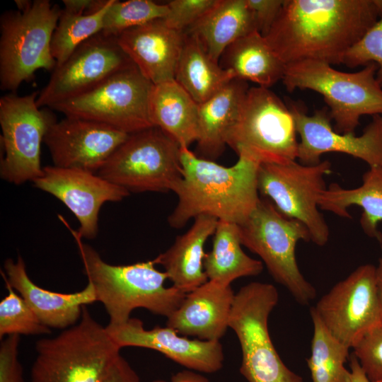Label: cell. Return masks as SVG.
<instances>
[{
    "label": "cell",
    "instance_id": "1",
    "mask_svg": "<svg viewBox=\"0 0 382 382\" xmlns=\"http://www.w3.org/2000/svg\"><path fill=\"white\" fill-rule=\"evenodd\" d=\"M381 16L382 0H284L265 37L285 64H339Z\"/></svg>",
    "mask_w": 382,
    "mask_h": 382
},
{
    "label": "cell",
    "instance_id": "2",
    "mask_svg": "<svg viewBox=\"0 0 382 382\" xmlns=\"http://www.w3.org/2000/svg\"><path fill=\"white\" fill-rule=\"evenodd\" d=\"M180 162L182 178L172 191L178 202L168 217L171 227L182 228L199 215L241 225L257 207L260 165L255 161L238 157L234 165L224 166L180 147Z\"/></svg>",
    "mask_w": 382,
    "mask_h": 382
},
{
    "label": "cell",
    "instance_id": "3",
    "mask_svg": "<svg viewBox=\"0 0 382 382\" xmlns=\"http://www.w3.org/2000/svg\"><path fill=\"white\" fill-rule=\"evenodd\" d=\"M71 231L88 282L93 286L97 301L108 314V325L127 322L137 308L168 318L183 301L187 294L173 286H165L168 276L155 267L154 260L126 265H110L94 248L83 243L76 231Z\"/></svg>",
    "mask_w": 382,
    "mask_h": 382
},
{
    "label": "cell",
    "instance_id": "4",
    "mask_svg": "<svg viewBox=\"0 0 382 382\" xmlns=\"http://www.w3.org/2000/svg\"><path fill=\"white\" fill-rule=\"evenodd\" d=\"M120 349L84 306L76 324L36 342L30 382H103Z\"/></svg>",
    "mask_w": 382,
    "mask_h": 382
},
{
    "label": "cell",
    "instance_id": "5",
    "mask_svg": "<svg viewBox=\"0 0 382 382\" xmlns=\"http://www.w3.org/2000/svg\"><path fill=\"white\" fill-rule=\"evenodd\" d=\"M378 66L371 62L348 73L316 60L286 64L282 82L287 91L308 89L320 93L330 108L338 133H354L365 115H382V87L376 79Z\"/></svg>",
    "mask_w": 382,
    "mask_h": 382
},
{
    "label": "cell",
    "instance_id": "6",
    "mask_svg": "<svg viewBox=\"0 0 382 382\" xmlns=\"http://www.w3.org/2000/svg\"><path fill=\"white\" fill-rule=\"evenodd\" d=\"M15 3L0 17V88L11 93L37 70L56 67L51 41L62 11L48 0Z\"/></svg>",
    "mask_w": 382,
    "mask_h": 382
},
{
    "label": "cell",
    "instance_id": "7",
    "mask_svg": "<svg viewBox=\"0 0 382 382\" xmlns=\"http://www.w3.org/2000/svg\"><path fill=\"white\" fill-rule=\"evenodd\" d=\"M296 134L289 107L270 88L257 86L248 90L226 143L238 157L260 165L285 164L297 159Z\"/></svg>",
    "mask_w": 382,
    "mask_h": 382
},
{
    "label": "cell",
    "instance_id": "8",
    "mask_svg": "<svg viewBox=\"0 0 382 382\" xmlns=\"http://www.w3.org/2000/svg\"><path fill=\"white\" fill-rule=\"evenodd\" d=\"M278 300L273 284L259 282L235 294L228 325L239 341L240 373L248 382H303L284 364L270 336L268 319Z\"/></svg>",
    "mask_w": 382,
    "mask_h": 382
},
{
    "label": "cell",
    "instance_id": "9",
    "mask_svg": "<svg viewBox=\"0 0 382 382\" xmlns=\"http://www.w3.org/2000/svg\"><path fill=\"white\" fill-rule=\"evenodd\" d=\"M238 226L242 245L261 258L277 283L301 304L315 299L316 290L301 274L296 259L297 243L311 241L302 223L281 214L267 198H260L250 216Z\"/></svg>",
    "mask_w": 382,
    "mask_h": 382
},
{
    "label": "cell",
    "instance_id": "10",
    "mask_svg": "<svg viewBox=\"0 0 382 382\" xmlns=\"http://www.w3.org/2000/svg\"><path fill=\"white\" fill-rule=\"evenodd\" d=\"M97 174L129 192L173 191L182 178L180 146L154 126L129 134Z\"/></svg>",
    "mask_w": 382,
    "mask_h": 382
},
{
    "label": "cell",
    "instance_id": "11",
    "mask_svg": "<svg viewBox=\"0 0 382 382\" xmlns=\"http://www.w3.org/2000/svg\"><path fill=\"white\" fill-rule=\"evenodd\" d=\"M153 86L133 64L51 108L66 117L95 121L131 134L154 127L149 116Z\"/></svg>",
    "mask_w": 382,
    "mask_h": 382
},
{
    "label": "cell",
    "instance_id": "12",
    "mask_svg": "<svg viewBox=\"0 0 382 382\" xmlns=\"http://www.w3.org/2000/svg\"><path fill=\"white\" fill-rule=\"evenodd\" d=\"M328 160L314 165L296 161L285 163H265L257 172L259 194L269 199L285 216L302 223L311 241L325 245L330 229L319 211L318 199L326 190L325 177L332 172Z\"/></svg>",
    "mask_w": 382,
    "mask_h": 382
},
{
    "label": "cell",
    "instance_id": "13",
    "mask_svg": "<svg viewBox=\"0 0 382 382\" xmlns=\"http://www.w3.org/2000/svg\"><path fill=\"white\" fill-rule=\"evenodd\" d=\"M38 93L18 96L13 93L0 98L1 179L21 185L42 174L40 146L54 115L37 105Z\"/></svg>",
    "mask_w": 382,
    "mask_h": 382
},
{
    "label": "cell",
    "instance_id": "14",
    "mask_svg": "<svg viewBox=\"0 0 382 382\" xmlns=\"http://www.w3.org/2000/svg\"><path fill=\"white\" fill-rule=\"evenodd\" d=\"M313 308L331 334L352 348L366 332L382 324L376 267L359 266L323 296Z\"/></svg>",
    "mask_w": 382,
    "mask_h": 382
},
{
    "label": "cell",
    "instance_id": "15",
    "mask_svg": "<svg viewBox=\"0 0 382 382\" xmlns=\"http://www.w3.org/2000/svg\"><path fill=\"white\" fill-rule=\"evenodd\" d=\"M133 64L117 38L102 32L81 43L52 71L38 93L37 105L50 107L93 88L110 76Z\"/></svg>",
    "mask_w": 382,
    "mask_h": 382
},
{
    "label": "cell",
    "instance_id": "16",
    "mask_svg": "<svg viewBox=\"0 0 382 382\" xmlns=\"http://www.w3.org/2000/svg\"><path fill=\"white\" fill-rule=\"evenodd\" d=\"M297 134H299L297 159L305 165L321 161L326 153H342L359 158L369 168L382 167V115H374L363 134L336 132L329 112L316 110L308 115L298 105H290Z\"/></svg>",
    "mask_w": 382,
    "mask_h": 382
},
{
    "label": "cell",
    "instance_id": "17",
    "mask_svg": "<svg viewBox=\"0 0 382 382\" xmlns=\"http://www.w3.org/2000/svg\"><path fill=\"white\" fill-rule=\"evenodd\" d=\"M129 135L105 124L65 116L52 120L43 142L53 166L97 173Z\"/></svg>",
    "mask_w": 382,
    "mask_h": 382
},
{
    "label": "cell",
    "instance_id": "18",
    "mask_svg": "<svg viewBox=\"0 0 382 382\" xmlns=\"http://www.w3.org/2000/svg\"><path fill=\"white\" fill-rule=\"evenodd\" d=\"M33 183L60 200L78 219L80 226L76 233L89 239L97 236L103 204L120 202L130 193L97 173L55 166L43 167L42 174Z\"/></svg>",
    "mask_w": 382,
    "mask_h": 382
},
{
    "label": "cell",
    "instance_id": "19",
    "mask_svg": "<svg viewBox=\"0 0 382 382\" xmlns=\"http://www.w3.org/2000/svg\"><path fill=\"white\" fill-rule=\"evenodd\" d=\"M105 328L120 348L137 347L156 350L187 369L199 373L213 374L223 367L224 354L219 341L191 340L168 326L146 330L141 320L132 318L120 325H108Z\"/></svg>",
    "mask_w": 382,
    "mask_h": 382
},
{
    "label": "cell",
    "instance_id": "20",
    "mask_svg": "<svg viewBox=\"0 0 382 382\" xmlns=\"http://www.w3.org/2000/svg\"><path fill=\"white\" fill-rule=\"evenodd\" d=\"M116 38L133 64L154 85L175 80L185 33L168 27L161 18L127 30Z\"/></svg>",
    "mask_w": 382,
    "mask_h": 382
},
{
    "label": "cell",
    "instance_id": "21",
    "mask_svg": "<svg viewBox=\"0 0 382 382\" xmlns=\"http://www.w3.org/2000/svg\"><path fill=\"white\" fill-rule=\"evenodd\" d=\"M235 294L231 284L208 280L186 294L166 326L182 336L219 341L229 328Z\"/></svg>",
    "mask_w": 382,
    "mask_h": 382
},
{
    "label": "cell",
    "instance_id": "22",
    "mask_svg": "<svg viewBox=\"0 0 382 382\" xmlns=\"http://www.w3.org/2000/svg\"><path fill=\"white\" fill-rule=\"evenodd\" d=\"M5 282L16 290L35 312L40 321L50 328L66 329L76 324L84 306L96 300L95 290L88 282L86 287L74 293H59L36 285L29 277L25 262L18 256L4 264Z\"/></svg>",
    "mask_w": 382,
    "mask_h": 382
},
{
    "label": "cell",
    "instance_id": "23",
    "mask_svg": "<svg viewBox=\"0 0 382 382\" xmlns=\"http://www.w3.org/2000/svg\"><path fill=\"white\" fill-rule=\"evenodd\" d=\"M218 219L209 215L194 219L191 227L154 261L161 265L173 286L187 294L208 281L204 270V245L214 235Z\"/></svg>",
    "mask_w": 382,
    "mask_h": 382
},
{
    "label": "cell",
    "instance_id": "24",
    "mask_svg": "<svg viewBox=\"0 0 382 382\" xmlns=\"http://www.w3.org/2000/svg\"><path fill=\"white\" fill-rule=\"evenodd\" d=\"M249 89L246 81L234 79L206 101L199 104L197 156L217 159L226 146V134L236 120Z\"/></svg>",
    "mask_w": 382,
    "mask_h": 382
},
{
    "label": "cell",
    "instance_id": "25",
    "mask_svg": "<svg viewBox=\"0 0 382 382\" xmlns=\"http://www.w3.org/2000/svg\"><path fill=\"white\" fill-rule=\"evenodd\" d=\"M255 30V18L246 0H216L185 33L194 35L211 58L219 62L231 44Z\"/></svg>",
    "mask_w": 382,
    "mask_h": 382
},
{
    "label": "cell",
    "instance_id": "26",
    "mask_svg": "<svg viewBox=\"0 0 382 382\" xmlns=\"http://www.w3.org/2000/svg\"><path fill=\"white\" fill-rule=\"evenodd\" d=\"M199 104L175 81L153 86L149 116L180 147L189 148L198 137Z\"/></svg>",
    "mask_w": 382,
    "mask_h": 382
},
{
    "label": "cell",
    "instance_id": "27",
    "mask_svg": "<svg viewBox=\"0 0 382 382\" xmlns=\"http://www.w3.org/2000/svg\"><path fill=\"white\" fill-rule=\"evenodd\" d=\"M219 61L235 79L267 88L282 80L286 66L257 30L231 44Z\"/></svg>",
    "mask_w": 382,
    "mask_h": 382
},
{
    "label": "cell",
    "instance_id": "28",
    "mask_svg": "<svg viewBox=\"0 0 382 382\" xmlns=\"http://www.w3.org/2000/svg\"><path fill=\"white\" fill-rule=\"evenodd\" d=\"M319 209L343 218H351L347 209L356 205L362 209L360 224L369 236L382 241L378 224L382 221V167H373L364 173L360 186L347 189L332 183L318 197Z\"/></svg>",
    "mask_w": 382,
    "mask_h": 382
},
{
    "label": "cell",
    "instance_id": "29",
    "mask_svg": "<svg viewBox=\"0 0 382 382\" xmlns=\"http://www.w3.org/2000/svg\"><path fill=\"white\" fill-rule=\"evenodd\" d=\"M234 79L211 58L194 35L185 33L175 81L195 101H206Z\"/></svg>",
    "mask_w": 382,
    "mask_h": 382
},
{
    "label": "cell",
    "instance_id": "30",
    "mask_svg": "<svg viewBox=\"0 0 382 382\" xmlns=\"http://www.w3.org/2000/svg\"><path fill=\"white\" fill-rule=\"evenodd\" d=\"M213 236L212 248L204 260L208 280L231 284L238 278L262 272V262L243 251L237 224L219 220Z\"/></svg>",
    "mask_w": 382,
    "mask_h": 382
},
{
    "label": "cell",
    "instance_id": "31",
    "mask_svg": "<svg viewBox=\"0 0 382 382\" xmlns=\"http://www.w3.org/2000/svg\"><path fill=\"white\" fill-rule=\"evenodd\" d=\"M313 324L311 353L307 364L313 382H350L351 371L345 364L349 357V347L335 338L311 308Z\"/></svg>",
    "mask_w": 382,
    "mask_h": 382
},
{
    "label": "cell",
    "instance_id": "32",
    "mask_svg": "<svg viewBox=\"0 0 382 382\" xmlns=\"http://www.w3.org/2000/svg\"><path fill=\"white\" fill-rule=\"evenodd\" d=\"M113 1L109 0L102 9L92 13L62 9L51 41L57 66L64 63L81 43L102 31L105 14Z\"/></svg>",
    "mask_w": 382,
    "mask_h": 382
},
{
    "label": "cell",
    "instance_id": "33",
    "mask_svg": "<svg viewBox=\"0 0 382 382\" xmlns=\"http://www.w3.org/2000/svg\"><path fill=\"white\" fill-rule=\"evenodd\" d=\"M168 11L167 4L151 0H114L105 14L101 32L117 37L127 30L163 18Z\"/></svg>",
    "mask_w": 382,
    "mask_h": 382
},
{
    "label": "cell",
    "instance_id": "34",
    "mask_svg": "<svg viewBox=\"0 0 382 382\" xmlns=\"http://www.w3.org/2000/svg\"><path fill=\"white\" fill-rule=\"evenodd\" d=\"M8 294L0 302V338L13 335H35L51 332L35 312L5 282Z\"/></svg>",
    "mask_w": 382,
    "mask_h": 382
},
{
    "label": "cell",
    "instance_id": "35",
    "mask_svg": "<svg viewBox=\"0 0 382 382\" xmlns=\"http://www.w3.org/2000/svg\"><path fill=\"white\" fill-rule=\"evenodd\" d=\"M374 62L378 66L376 79L382 87V16L361 40L345 54L342 64L350 68Z\"/></svg>",
    "mask_w": 382,
    "mask_h": 382
},
{
    "label": "cell",
    "instance_id": "36",
    "mask_svg": "<svg viewBox=\"0 0 382 382\" xmlns=\"http://www.w3.org/2000/svg\"><path fill=\"white\" fill-rule=\"evenodd\" d=\"M352 354L371 382H382V324L366 332Z\"/></svg>",
    "mask_w": 382,
    "mask_h": 382
},
{
    "label": "cell",
    "instance_id": "37",
    "mask_svg": "<svg viewBox=\"0 0 382 382\" xmlns=\"http://www.w3.org/2000/svg\"><path fill=\"white\" fill-rule=\"evenodd\" d=\"M215 2L216 0H172L167 3L168 11L162 20L168 27L185 33Z\"/></svg>",
    "mask_w": 382,
    "mask_h": 382
},
{
    "label": "cell",
    "instance_id": "38",
    "mask_svg": "<svg viewBox=\"0 0 382 382\" xmlns=\"http://www.w3.org/2000/svg\"><path fill=\"white\" fill-rule=\"evenodd\" d=\"M19 335L2 339L0 345V382H23V368L18 360Z\"/></svg>",
    "mask_w": 382,
    "mask_h": 382
},
{
    "label": "cell",
    "instance_id": "39",
    "mask_svg": "<svg viewBox=\"0 0 382 382\" xmlns=\"http://www.w3.org/2000/svg\"><path fill=\"white\" fill-rule=\"evenodd\" d=\"M257 31L265 36L279 16L284 0H246Z\"/></svg>",
    "mask_w": 382,
    "mask_h": 382
},
{
    "label": "cell",
    "instance_id": "40",
    "mask_svg": "<svg viewBox=\"0 0 382 382\" xmlns=\"http://www.w3.org/2000/svg\"><path fill=\"white\" fill-rule=\"evenodd\" d=\"M103 382H141L129 362L120 354L112 362Z\"/></svg>",
    "mask_w": 382,
    "mask_h": 382
},
{
    "label": "cell",
    "instance_id": "41",
    "mask_svg": "<svg viewBox=\"0 0 382 382\" xmlns=\"http://www.w3.org/2000/svg\"><path fill=\"white\" fill-rule=\"evenodd\" d=\"M152 382H209V381L201 373L186 369L173 375L169 381L156 379Z\"/></svg>",
    "mask_w": 382,
    "mask_h": 382
},
{
    "label": "cell",
    "instance_id": "42",
    "mask_svg": "<svg viewBox=\"0 0 382 382\" xmlns=\"http://www.w3.org/2000/svg\"><path fill=\"white\" fill-rule=\"evenodd\" d=\"M349 359L351 371L350 382H371L361 367L357 359L352 353Z\"/></svg>",
    "mask_w": 382,
    "mask_h": 382
},
{
    "label": "cell",
    "instance_id": "43",
    "mask_svg": "<svg viewBox=\"0 0 382 382\" xmlns=\"http://www.w3.org/2000/svg\"><path fill=\"white\" fill-rule=\"evenodd\" d=\"M376 283L382 311V257L379 259L376 267Z\"/></svg>",
    "mask_w": 382,
    "mask_h": 382
}]
</instances>
